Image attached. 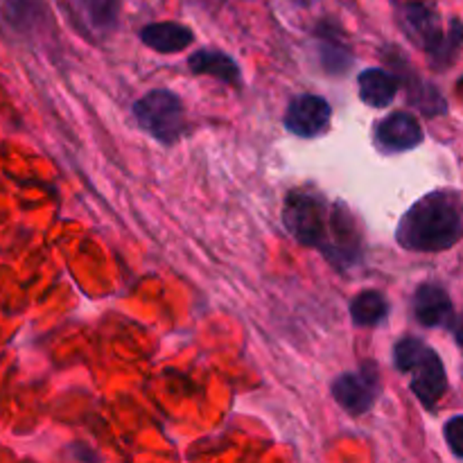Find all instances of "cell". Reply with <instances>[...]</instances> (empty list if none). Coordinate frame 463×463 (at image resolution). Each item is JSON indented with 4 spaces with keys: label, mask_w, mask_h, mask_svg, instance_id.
Returning a JSON list of instances; mask_svg holds the SVG:
<instances>
[{
    "label": "cell",
    "mask_w": 463,
    "mask_h": 463,
    "mask_svg": "<svg viewBox=\"0 0 463 463\" xmlns=\"http://www.w3.org/2000/svg\"><path fill=\"white\" fill-rule=\"evenodd\" d=\"M140 41L145 45H149L156 52H181L184 48H188L194 41V34L190 32V27L181 25L175 21H163V23H149L140 30Z\"/></svg>",
    "instance_id": "obj_12"
},
{
    "label": "cell",
    "mask_w": 463,
    "mask_h": 463,
    "mask_svg": "<svg viewBox=\"0 0 463 463\" xmlns=\"http://www.w3.org/2000/svg\"><path fill=\"white\" fill-rule=\"evenodd\" d=\"M443 434H446V443L450 446L452 455L463 461V416H452L443 428Z\"/></svg>",
    "instance_id": "obj_16"
},
{
    "label": "cell",
    "mask_w": 463,
    "mask_h": 463,
    "mask_svg": "<svg viewBox=\"0 0 463 463\" xmlns=\"http://www.w3.org/2000/svg\"><path fill=\"white\" fill-rule=\"evenodd\" d=\"M414 315L425 328H450L455 321L450 294L434 283H425L414 294Z\"/></svg>",
    "instance_id": "obj_9"
},
{
    "label": "cell",
    "mask_w": 463,
    "mask_h": 463,
    "mask_svg": "<svg viewBox=\"0 0 463 463\" xmlns=\"http://www.w3.org/2000/svg\"><path fill=\"white\" fill-rule=\"evenodd\" d=\"M387 315L389 303L384 298V294L378 292V289H364L351 303L353 321H355V326H362V328L378 326Z\"/></svg>",
    "instance_id": "obj_14"
},
{
    "label": "cell",
    "mask_w": 463,
    "mask_h": 463,
    "mask_svg": "<svg viewBox=\"0 0 463 463\" xmlns=\"http://www.w3.org/2000/svg\"><path fill=\"white\" fill-rule=\"evenodd\" d=\"M5 7H7L14 23L23 25V23H30L32 14L36 9V0H5Z\"/></svg>",
    "instance_id": "obj_17"
},
{
    "label": "cell",
    "mask_w": 463,
    "mask_h": 463,
    "mask_svg": "<svg viewBox=\"0 0 463 463\" xmlns=\"http://www.w3.org/2000/svg\"><path fill=\"white\" fill-rule=\"evenodd\" d=\"M402 59L401 66V84H405L407 90V99H410L411 107L419 109L420 113L425 116H443L448 111V102L446 98L441 95V90L437 86H432L430 81H425L423 77L416 75V72L410 71V63H407L405 57Z\"/></svg>",
    "instance_id": "obj_10"
},
{
    "label": "cell",
    "mask_w": 463,
    "mask_h": 463,
    "mask_svg": "<svg viewBox=\"0 0 463 463\" xmlns=\"http://www.w3.org/2000/svg\"><path fill=\"white\" fill-rule=\"evenodd\" d=\"M380 396V369L373 362H364L360 371L339 375L333 383V398L348 414H366Z\"/></svg>",
    "instance_id": "obj_6"
},
{
    "label": "cell",
    "mask_w": 463,
    "mask_h": 463,
    "mask_svg": "<svg viewBox=\"0 0 463 463\" xmlns=\"http://www.w3.org/2000/svg\"><path fill=\"white\" fill-rule=\"evenodd\" d=\"M80 16L93 32H111L118 23V0H72Z\"/></svg>",
    "instance_id": "obj_15"
},
{
    "label": "cell",
    "mask_w": 463,
    "mask_h": 463,
    "mask_svg": "<svg viewBox=\"0 0 463 463\" xmlns=\"http://www.w3.org/2000/svg\"><path fill=\"white\" fill-rule=\"evenodd\" d=\"M375 145L384 154H398L414 149L423 143V127L416 116L407 111H398L380 120L373 129Z\"/></svg>",
    "instance_id": "obj_8"
},
{
    "label": "cell",
    "mask_w": 463,
    "mask_h": 463,
    "mask_svg": "<svg viewBox=\"0 0 463 463\" xmlns=\"http://www.w3.org/2000/svg\"><path fill=\"white\" fill-rule=\"evenodd\" d=\"M134 116L147 134L158 143L172 145L185 134V109L179 95L172 90L156 89L134 104Z\"/></svg>",
    "instance_id": "obj_5"
},
{
    "label": "cell",
    "mask_w": 463,
    "mask_h": 463,
    "mask_svg": "<svg viewBox=\"0 0 463 463\" xmlns=\"http://www.w3.org/2000/svg\"><path fill=\"white\" fill-rule=\"evenodd\" d=\"M283 224L303 247L321 249L330 260L355 265L362 258L360 224L344 203H328L315 190H292L285 197Z\"/></svg>",
    "instance_id": "obj_1"
},
{
    "label": "cell",
    "mask_w": 463,
    "mask_h": 463,
    "mask_svg": "<svg viewBox=\"0 0 463 463\" xmlns=\"http://www.w3.org/2000/svg\"><path fill=\"white\" fill-rule=\"evenodd\" d=\"M357 84H360L362 102L373 109H383L389 107L401 90V77L383 68H366L357 77Z\"/></svg>",
    "instance_id": "obj_11"
},
{
    "label": "cell",
    "mask_w": 463,
    "mask_h": 463,
    "mask_svg": "<svg viewBox=\"0 0 463 463\" xmlns=\"http://www.w3.org/2000/svg\"><path fill=\"white\" fill-rule=\"evenodd\" d=\"M188 66L193 75H211L224 84H240V66L222 50H197L190 54Z\"/></svg>",
    "instance_id": "obj_13"
},
{
    "label": "cell",
    "mask_w": 463,
    "mask_h": 463,
    "mask_svg": "<svg viewBox=\"0 0 463 463\" xmlns=\"http://www.w3.org/2000/svg\"><path fill=\"white\" fill-rule=\"evenodd\" d=\"M333 118V109L321 95H297L285 113V127L301 138L324 134Z\"/></svg>",
    "instance_id": "obj_7"
},
{
    "label": "cell",
    "mask_w": 463,
    "mask_h": 463,
    "mask_svg": "<svg viewBox=\"0 0 463 463\" xmlns=\"http://www.w3.org/2000/svg\"><path fill=\"white\" fill-rule=\"evenodd\" d=\"M402 23L411 39L430 54L439 68H446L448 63L455 61L463 45V23L452 21L450 30H443L439 23V14L430 7L428 3L411 0L402 7Z\"/></svg>",
    "instance_id": "obj_4"
},
{
    "label": "cell",
    "mask_w": 463,
    "mask_h": 463,
    "mask_svg": "<svg viewBox=\"0 0 463 463\" xmlns=\"http://www.w3.org/2000/svg\"><path fill=\"white\" fill-rule=\"evenodd\" d=\"M393 364L402 373H414L411 392L428 410H434L448 392V375L434 348L416 337H405L393 346Z\"/></svg>",
    "instance_id": "obj_3"
},
{
    "label": "cell",
    "mask_w": 463,
    "mask_h": 463,
    "mask_svg": "<svg viewBox=\"0 0 463 463\" xmlns=\"http://www.w3.org/2000/svg\"><path fill=\"white\" fill-rule=\"evenodd\" d=\"M463 238V194L434 190L411 203L396 229V240L407 251H446Z\"/></svg>",
    "instance_id": "obj_2"
}]
</instances>
